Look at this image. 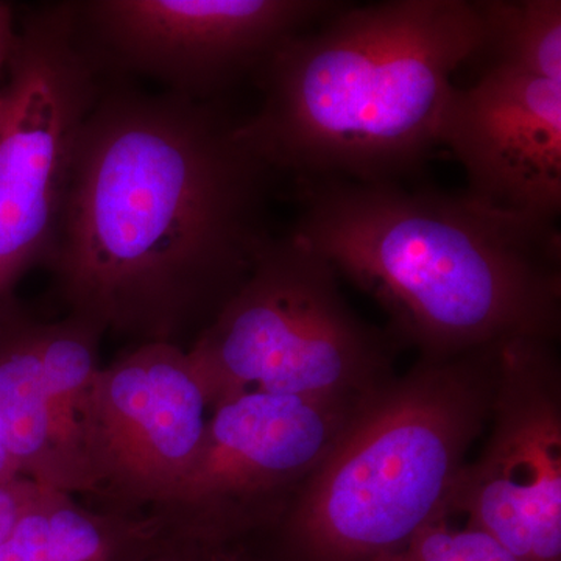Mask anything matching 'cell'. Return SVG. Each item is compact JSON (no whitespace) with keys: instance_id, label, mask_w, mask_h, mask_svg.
<instances>
[{"instance_id":"2e32d148","label":"cell","mask_w":561,"mask_h":561,"mask_svg":"<svg viewBox=\"0 0 561 561\" xmlns=\"http://www.w3.org/2000/svg\"><path fill=\"white\" fill-rule=\"evenodd\" d=\"M36 486L38 483L25 478L0 485V546L9 538Z\"/></svg>"},{"instance_id":"ba28073f","label":"cell","mask_w":561,"mask_h":561,"mask_svg":"<svg viewBox=\"0 0 561 561\" xmlns=\"http://www.w3.org/2000/svg\"><path fill=\"white\" fill-rule=\"evenodd\" d=\"M334 0H87L76 2L81 35L101 69L161 83L197 102L260 72L298 33L327 21Z\"/></svg>"},{"instance_id":"ffe728a7","label":"cell","mask_w":561,"mask_h":561,"mask_svg":"<svg viewBox=\"0 0 561 561\" xmlns=\"http://www.w3.org/2000/svg\"><path fill=\"white\" fill-rule=\"evenodd\" d=\"M209 561H268L257 553L251 552L247 546L230 549V551L217 552L210 556Z\"/></svg>"},{"instance_id":"5b68a950","label":"cell","mask_w":561,"mask_h":561,"mask_svg":"<svg viewBox=\"0 0 561 561\" xmlns=\"http://www.w3.org/2000/svg\"><path fill=\"white\" fill-rule=\"evenodd\" d=\"M391 346L350 308L330 262L289 232L265 243L187 351L213 409L249 391L365 400L394 376Z\"/></svg>"},{"instance_id":"e0dca14e","label":"cell","mask_w":561,"mask_h":561,"mask_svg":"<svg viewBox=\"0 0 561 561\" xmlns=\"http://www.w3.org/2000/svg\"><path fill=\"white\" fill-rule=\"evenodd\" d=\"M16 38L18 28L13 9L9 3L0 2V84L5 79Z\"/></svg>"},{"instance_id":"7c38bea8","label":"cell","mask_w":561,"mask_h":561,"mask_svg":"<svg viewBox=\"0 0 561 561\" xmlns=\"http://www.w3.org/2000/svg\"><path fill=\"white\" fill-rule=\"evenodd\" d=\"M102 335L73 316L36 323L0 311V434L22 478L77 497L91 496L80 412Z\"/></svg>"},{"instance_id":"277c9868","label":"cell","mask_w":561,"mask_h":561,"mask_svg":"<svg viewBox=\"0 0 561 561\" xmlns=\"http://www.w3.org/2000/svg\"><path fill=\"white\" fill-rule=\"evenodd\" d=\"M501 343L420 359L362 402L262 557L376 561L434 522L489 426Z\"/></svg>"},{"instance_id":"ac0fdd59","label":"cell","mask_w":561,"mask_h":561,"mask_svg":"<svg viewBox=\"0 0 561 561\" xmlns=\"http://www.w3.org/2000/svg\"><path fill=\"white\" fill-rule=\"evenodd\" d=\"M208 552L197 546L168 537L146 561H209Z\"/></svg>"},{"instance_id":"52a82bcc","label":"cell","mask_w":561,"mask_h":561,"mask_svg":"<svg viewBox=\"0 0 561 561\" xmlns=\"http://www.w3.org/2000/svg\"><path fill=\"white\" fill-rule=\"evenodd\" d=\"M365 400L249 391L214 405L191 470L154 513L165 535L217 553L272 531Z\"/></svg>"},{"instance_id":"9c48e42d","label":"cell","mask_w":561,"mask_h":561,"mask_svg":"<svg viewBox=\"0 0 561 561\" xmlns=\"http://www.w3.org/2000/svg\"><path fill=\"white\" fill-rule=\"evenodd\" d=\"M209 413L201 373L179 343H140L99 368L80 412L99 507L160 511L201 451Z\"/></svg>"},{"instance_id":"9a60e30c","label":"cell","mask_w":561,"mask_h":561,"mask_svg":"<svg viewBox=\"0 0 561 561\" xmlns=\"http://www.w3.org/2000/svg\"><path fill=\"white\" fill-rule=\"evenodd\" d=\"M376 561H518L491 535L449 502L434 519L397 551Z\"/></svg>"},{"instance_id":"3957f363","label":"cell","mask_w":561,"mask_h":561,"mask_svg":"<svg viewBox=\"0 0 561 561\" xmlns=\"http://www.w3.org/2000/svg\"><path fill=\"white\" fill-rule=\"evenodd\" d=\"M485 41L483 0L345 3L262 66L238 136L298 184L402 183L440 149L454 76Z\"/></svg>"},{"instance_id":"7a4b0ae2","label":"cell","mask_w":561,"mask_h":561,"mask_svg":"<svg viewBox=\"0 0 561 561\" xmlns=\"http://www.w3.org/2000/svg\"><path fill=\"white\" fill-rule=\"evenodd\" d=\"M291 236L389 316L391 337L421 359H449L513 339L556 342L561 234L467 191L402 183H300Z\"/></svg>"},{"instance_id":"6da1fadb","label":"cell","mask_w":561,"mask_h":561,"mask_svg":"<svg viewBox=\"0 0 561 561\" xmlns=\"http://www.w3.org/2000/svg\"><path fill=\"white\" fill-rule=\"evenodd\" d=\"M239 121L171 92H102L46 261L69 316L140 343L216 317L272 238L273 172Z\"/></svg>"},{"instance_id":"30bf717a","label":"cell","mask_w":561,"mask_h":561,"mask_svg":"<svg viewBox=\"0 0 561 561\" xmlns=\"http://www.w3.org/2000/svg\"><path fill=\"white\" fill-rule=\"evenodd\" d=\"M486 427L453 504L516 560L561 561V371L553 342L501 343Z\"/></svg>"},{"instance_id":"8fae6325","label":"cell","mask_w":561,"mask_h":561,"mask_svg":"<svg viewBox=\"0 0 561 561\" xmlns=\"http://www.w3.org/2000/svg\"><path fill=\"white\" fill-rule=\"evenodd\" d=\"M467 191L493 208L557 225L561 213V80L485 60L454 88L442 131Z\"/></svg>"},{"instance_id":"4fadbf2b","label":"cell","mask_w":561,"mask_h":561,"mask_svg":"<svg viewBox=\"0 0 561 561\" xmlns=\"http://www.w3.org/2000/svg\"><path fill=\"white\" fill-rule=\"evenodd\" d=\"M165 538L157 515L91 507L38 485L0 546V561H146Z\"/></svg>"},{"instance_id":"8992f818","label":"cell","mask_w":561,"mask_h":561,"mask_svg":"<svg viewBox=\"0 0 561 561\" xmlns=\"http://www.w3.org/2000/svg\"><path fill=\"white\" fill-rule=\"evenodd\" d=\"M102 72L76 2L41 7L18 28L0 84V309L22 275L49 257Z\"/></svg>"},{"instance_id":"d6986e66","label":"cell","mask_w":561,"mask_h":561,"mask_svg":"<svg viewBox=\"0 0 561 561\" xmlns=\"http://www.w3.org/2000/svg\"><path fill=\"white\" fill-rule=\"evenodd\" d=\"M22 478L16 470L13 459H11L9 449H7L5 442H3L2 434H0V485L16 481Z\"/></svg>"},{"instance_id":"5bb4252c","label":"cell","mask_w":561,"mask_h":561,"mask_svg":"<svg viewBox=\"0 0 561 561\" xmlns=\"http://www.w3.org/2000/svg\"><path fill=\"white\" fill-rule=\"evenodd\" d=\"M483 5L486 41L479 57L561 80L560 0H483Z\"/></svg>"}]
</instances>
